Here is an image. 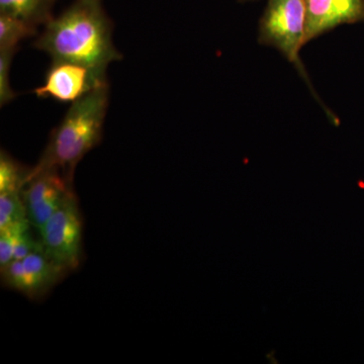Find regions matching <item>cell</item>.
Instances as JSON below:
<instances>
[{"mask_svg": "<svg viewBox=\"0 0 364 364\" xmlns=\"http://www.w3.org/2000/svg\"><path fill=\"white\" fill-rule=\"evenodd\" d=\"M35 47L49 54L52 61L73 62L104 72L122 59L102 0H75L46 23Z\"/></svg>", "mask_w": 364, "mask_h": 364, "instance_id": "6da1fadb", "label": "cell"}, {"mask_svg": "<svg viewBox=\"0 0 364 364\" xmlns=\"http://www.w3.org/2000/svg\"><path fill=\"white\" fill-rule=\"evenodd\" d=\"M109 104V83L72 102L31 173L57 169L73 181L79 161L102 140Z\"/></svg>", "mask_w": 364, "mask_h": 364, "instance_id": "7a4b0ae2", "label": "cell"}, {"mask_svg": "<svg viewBox=\"0 0 364 364\" xmlns=\"http://www.w3.org/2000/svg\"><path fill=\"white\" fill-rule=\"evenodd\" d=\"M306 11L303 0H268L261 16L258 42L275 48L306 75L299 51L305 46Z\"/></svg>", "mask_w": 364, "mask_h": 364, "instance_id": "3957f363", "label": "cell"}, {"mask_svg": "<svg viewBox=\"0 0 364 364\" xmlns=\"http://www.w3.org/2000/svg\"><path fill=\"white\" fill-rule=\"evenodd\" d=\"M43 250L67 273L82 259V220L75 193H72L39 232Z\"/></svg>", "mask_w": 364, "mask_h": 364, "instance_id": "277c9868", "label": "cell"}, {"mask_svg": "<svg viewBox=\"0 0 364 364\" xmlns=\"http://www.w3.org/2000/svg\"><path fill=\"white\" fill-rule=\"evenodd\" d=\"M72 182V179L57 169H46L36 173L28 172L21 196L31 226L41 231L48 220L74 193Z\"/></svg>", "mask_w": 364, "mask_h": 364, "instance_id": "5b68a950", "label": "cell"}, {"mask_svg": "<svg viewBox=\"0 0 364 364\" xmlns=\"http://www.w3.org/2000/svg\"><path fill=\"white\" fill-rule=\"evenodd\" d=\"M44 250L14 259L1 267L4 286L20 291L28 298L37 299L46 296L66 274Z\"/></svg>", "mask_w": 364, "mask_h": 364, "instance_id": "8992f818", "label": "cell"}, {"mask_svg": "<svg viewBox=\"0 0 364 364\" xmlns=\"http://www.w3.org/2000/svg\"><path fill=\"white\" fill-rule=\"evenodd\" d=\"M107 83V72L73 62L52 61L44 83L36 88L33 93L39 97L72 104Z\"/></svg>", "mask_w": 364, "mask_h": 364, "instance_id": "52a82bcc", "label": "cell"}, {"mask_svg": "<svg viewBox=\"0 0 364 364\" xmlns=\"http://www.w3.org/2000/svg\"><path fill=\"white\" fill-rule=\"evenodd\" d=\"M306 11L305 45L347 23H364V0H303Z\"/></svg>", "mask_w": 364, "mask_h": 364, "instance_id": "ba28073f", "label": "cell"}, {"mask_svg": "<svg viewBox=\"0 0 364 364\" xmlns=\"http://www.w3.org/2000/svg\"><path fill=\"white\" fill-rule=\"evenodd\" d=\"M55 2L56 0H0V14L13 16L38 28L51 20Z\"/></svg>", "mask_w": 364, "mask_h": 364, "instance_id": "9c48e42d", "label": "cell"}, {"mask_svg": "<svg viewBox=\"0 0 364 364\" xmlns=\"http://www.w3.org/2000/svg\"><path fill=\"white\" fill-rule=\"evenodd\" d=\"M31 224L21 191L0 193V231Z\"/></svg>", "mask_w": 364, "mask_h": 364, "instance_id": "30bf717a", "label": "cell"}, {"mask_svg": "<svg viewBox=\"0 0 364 364\" xmlns=\"http://www.w3.org/2000/svg\"><path fill=\"white\" fill-rule=\"evenodd\" d=\"M37 26L0 14V49L16 50L21 41L37 33Z\"/></svg>", "mask_w": 364, "mask_h": 364, "instance_id": "8fae6325", "label": "cell"}, {"mask_svg": "<svg viewBox=\"0 0 364 364\" xmlns=\"http://www.w3.org/2000/svg\"><path fill=\"white\" fill-rule=\"evenodd\" d=\"M30 170H26L13 158L1 151L0 155V193L21 191Z\"/></svg>", "mask_w": 364, "mask_h": 364, "instance_id": "7c38bea8", "label": "cell"}, {"mask_svg": "<svg viewBox=\"0 0 364 364\" xmlns=\"http://www.w3.org/2000/svg\"><path fill=\"white\" fill-rule=\"evenodd\" d=\"M16 50L0 49V105L4 107L16 97L11 86L9 73Z\"/></svg>", "mask_w": 364, "mask_h": 364, "instance_id": "4fadbf2b", "label": "cell"}, {"mask_svg": "<svg viewBox=\"0 0 364 364\" xmlns=\"http://www.w3.org/2000/svg\"><path fill=\"white\" fill-rule=\"evenodd\" d=\"M31 224L11 228V229L0 231V267L11 262L14 258V249L18 237L30 229Z\"/></svg>", "mask_w": 364, "mask_h": 364, "instance_id": "5bb4252c", "label": "cell"}, {"mask_svg": "<svg viewBox=\"0 0 364 364\" xmlns=\"http://www.w3.org/2000/svg\"><path fill=\"white\" fill-rule=\"evenodd\" d=\"M41 250H43L42 242L41 240H35L33 235L31 234L30 229L26 230L18 237L16 249H14V259H23V258L26 257L30 254Z\"/></svg>", "mask_w": 364, "mask_h": 364, "instance_id": "9a60e30c", "label": "cell"}, {"mask_svg": "<svg viewBox=\"0 0 364 364\" xmlns=\"http://www.w3.org/2000/svg\"><path fill=\"white\" fill-rule=\"evenodd\" d=\"M239 2H247V1H253V0H237Z\"/></svg>", "mask_w": 364, "mask_h": 364, "instance_id": "2e32d148", "label": "cell"}]
</instances>
